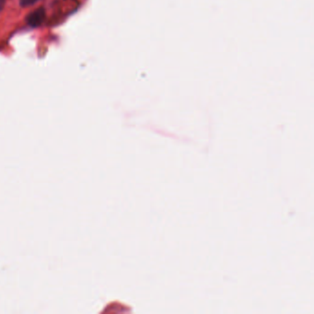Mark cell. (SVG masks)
I'll list each match as a JSON object with an SVG mask.
<instances>
[{
    "instance_id": "obj_2",
    "label": "cell",
    "mask_w": 314,
    "mask_h": 314,
    "mask_svg": "<svg viewBox=\"0 0 314 314\" xmlns=\"http://www.w3.org/2000/svg\"><path fill=\"white\" fill-rule=\"evenodd\" d=\"M39 0H20V4L23 8L30 7L34 4H36Z\"/></svg>"
},
{
    "instance_id": "obj_3",
    "label": "cell",
    "mask_w": 314,
    "mask_h": 314,
    "mask_svg": "<svg viewBox=\"0 0 314 314\" xmlns=\"http://www.w3.org/2000/svg\"><path fill=\"white\" fill-rule=\"evenodd\" d=\"M5 5H6V0H0V13L3 10Z\"/></svg>"
},
{
    "instance_id": "obj_1",
    "label": "cell",
    "mask_w": 314,
    "mask_h": 314,
    "mask_svg": "<svg viewBox=\"0 0 314 314\" xmlns=\"http://www.w3.org/2000/svg\"><path fill=\"white\" fill-rule=\"evenodd\" d=\"M45 16H46V11L44 8H39L35 10H33L32 12H30V14L26 17V23L30 26V27H38L41 26L43 23L45 22Z\"/></svg>"
}]
</instances>
